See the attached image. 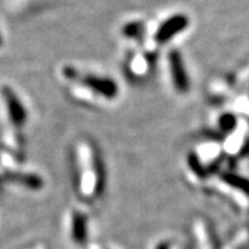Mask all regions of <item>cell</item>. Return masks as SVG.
Here are the masks:
<instances>
[{
  "label": "cell",
  "mask_w": 249,
  "mask_h": 249,
  "mask_svg": "<svg viewBox=\"0 0 249 249\" xmlns=\"http://www.w3.org/2000/svg\"><path fill=\"white\" fill-rule=\"evenodd\" d=\"M64 72L70 79H79L83 85H86L93 91H96L104 97L112 98L115 97L118 93V86L114 80L107 79V78H98L94 75H80L72 68H65Z\"/></svg>",
  "instance_id": "1"
},
{
  "label": "cell",
  "mask_w": 249,
  "mask_h": 249,
  "mask_svg": "<svg viewBox=\"0 0 249 249\" xmlns=\"http://www.w3.org/2000/svg\"><path fill=\"white\" fill-rule=\"evenodd\" d=\"M1 96L4 98L10 121L13 122L14 126H17V127L24 126L25 122H27V109L24 107V104L21 103V100L18 98L17 94L10 89V88L4 86L1 89Z\"/></svg>",
  "instance_id": "2"
},
{
  "label": "cell",
  "mask_w": 249,
  "mask_h": 249,
  "mask_svg": "<svg viewBox=\"0 0 249 249\" xmlns=\"http://www.w3.org/2000/svg\"><path fill=\"white\" fill-rule=\"evenodd\" d=\"M187 25H188V19H187L186 16H183V14L173 16V17L169 18L168 21H165L160 25L158 32H157V35H155V39L160 43L168 42L173 36L178 35V32H181L183 29H186Z\"/></svg>",
  "instance_id": "3"
},
{
  "label": "cell",
  "mask_w": 249,
  "mask_h": 249,
  "mask_svg": "<svg viewBox=\"0 0 249 249\" xmlns=\"http://www.w3.org/2000/svg\"><path fill=\"white\" fill-rule=\"evenodd\" d=\"M170 62V71H172V78L175 82V86L178 91L186 93L188 88H190V82H188V76L184 70V64L181 60V55L178 52H172L169 55Z\"/></svg>",
  "instance_id": "4"
},
{
  "label": "cell",
  "mask_w": 249,
  "mask_h": 249,
  "mask_svg": "<svg viewBox=\"0 0 249 249\" xmlns=\"http://www.w3.org/2000/svg\"><path fill=\"white\" fill-rule=\"evenodd\" d=\"M7 180L10 181H14L18 184H22V186L28 187L31 190H39L40 187L43 186V180L36 176V175H28V173H9L6 176Z\"/></svg>",
  "instance_id": "5"
},
{
  "label": "cell",
  "mask_w": 249,
  "mask_h": 249,
  "mask_svg": "<svg viewBox=\"0 0 249 249\" xmlns=\"http://www.w3.org/2000/svg\"><path fill=\"white\" fill-rule=\"evenodd\" d=\"M88 237V224L83 214L75 213L72 217V238L78 244H83Z\"/></svg>",
  "instance_id": "6"
},
{
  "label": "cell",
  "mask_w": 249,
  "mask_h": 249,
  "mask_svg": "<svg viewBox=\"0 0 249 249\" xmlns=\"http://www.w3.org/2000/svg\"><path fill=\"white\" fill-rule=\"evenodd\" d=\"M224 178L230 186L237 187L238 190L249 194V180H245L244 178L235 176V175H224V178Z\"/></svg>",
  "instance_id": "7"
},
{
  "label": "cell",
  "mask_w": 249,
  "mask_h": 249,
  "mask_svg": "<svg viewBox=\"0 0 249 249\" xmlns=\"http://www.w3.org/2000/svg\"><path fill=\"white\" fill-rule=\"evenodd\" d=\"M140 32H142V24H137V22H133L124 28V35L130 36V37H136Z\"/></svg>",
  "instance_id": "8"
},
{
  "label": "cell",
  "mask_w": 249,
  "mask_h": 249,
  "mask_svg": "<svg viewBox=\"0 0 249 249\" xmlns=\"http://www.w3.org/2000/svg\"><path fill=\"white\" fill-rule=\"evenodd\" d=\"M220 126L224 130H231L232 127L235 126V118L231 115H224L220 119Z\"/></svg>",
  "instance_id": "9"
},
{
  "label": "cell",
  "mask_w": 249,
  "mask_h": 249,
  "mask_svg": "<svg viewBox=\"0 0 249 249\" xmlns=\"http://www.w3.org/2000/svg\"><path fill=\"white\" fill-rule=\"evenodd\" d=\"M1 42H3V40H1V35H0V46H1Z\"/></svg>",
  "instance_id": "10"
}]
</instances>
